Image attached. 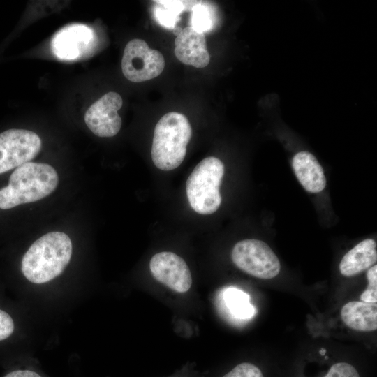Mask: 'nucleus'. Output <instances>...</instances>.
<instances>
[{"label": "nucleus", "mask_w": 377, "mask_h": 377, "mask_svg": "<svg viewBox=\"0 0 377 377\" xmlns=\"http://www.w3.org/2000/svg\"><path fill=\"white\" fill-rule=\"evenodd\" d=\"M163 5L156 10V17L159 22L167 27L173 28L179 20L178 15L185 8L184 2L179 1H156Z\"/></svg>", "instance_id": "dca6fc26"}, {"label": "nucleus", "mask_w": 377, "mask_h": 377, "mask_svg": "<svg viewBox=\"0 0 377 377\" xmlns=\"http://www.w3.org/2000/svg\"><path fill=\"white\" fill-rule=\"evenodd\" d=\"M59 182L57 171L46 163L27 162L11 174L8 185L0 189V208L8 209L50 195Z\"/></svg>", "instance_id": "f03ea898"}, {"label": "nucleus", "mask_w": 377, "mask_h": 377, "mask_svg": "<svg viewBox=\"0 0 377 377\" xmlns=\"http://www.w3.org/2000/svg\"><path fill=\"white\" fill-rule=\"evenodd\" d=\"M192 128L183 114L172 112L164 114L156 124L151 147V158L156 168L169 171L183 162Z\"/></svg>", "instance_id": "7ed1b4c3"}, {"label": "nucleus", "mask_w": 377, "mask_h": 377, "mask_svg": "<svg viewBox=\"0 0 377 377\" xmlns=\"http://www.w3.org/2000/svg\"><path fill=\"white\" fill-rule=\"evenodd\" d=\"M72 242L64 232H50L36 240L21 264L24 276L34 283H44L60 275L72 255Z\"/></svg>", "instance_id": "f257e3e1"}, {"label": "nucleus", "mask_w": 377, "mask_h": 377, "mask_svg": "<svg viewBox=\"0 0 377 377\" xmlns=\"http://www.w3.org/2000/svg\"><path fill=\"white\" fill-rule=\"evenodd\" d=\"M4 377H42L36 371L30 369H17L12 371L4 376Z\"/></svg>", "instance_id": "412c9836"}, {"label": "nucleus", "mask_w": 377, "mask_h": 377, "mask_svg": "<svg viewBox=\"0 0 377 377\" xmlns=\"http://www.w3.org/2000/svg\"><path fill=\"white\" fill-rule=\"evenodd\" d=\"M172 31L176 36H178L182 31V29L180 27L175 26V27H173Z\"/></svg>", "instance_id": "4be33fe9"}, {"label": "nucleus", "mask_w": 377, "mask_h": 377, "mask_svg": "<svg viewBox=\"0 0 377 377\" xmlns=\"http://www.w3.org/2000/svg\"><path fill=\"white\" fill-rule=\"evenodd\" d=\"M192 11V27L202 33L210 30L212 22L209 8L200 3H196L193 7Z\"/></svg>", "instance_id": "f3484780"}, {"label": "nucleus", "mask_w": 377, "mask_h": 377, "mask_svg": "<svg viewBox=\"0 0 377 377\" xmlns=\"http://www.w3.org/2000/svg\"><path fill=\"white\" fill-rule=\"evenodd\" d=\"M341 318L349 328L358 332L377 329V303L351 301L341 308Z\"/></svg>", "instance_id": "4468645a"}, {"label": "nucleus", "mask_w": 377, "mask_h": 377, "mask_svg": "<svg viewBox=\"0 0 377 377\" xmlns=\"http://www.w3.org/2000/svg\"><path fill=\"white\" fill-rule=\"evenodd\" d=\"M224 175V165L209 156L202 160L186 181V195L192 209L200 214L215 212L221 203L219 187Z\"/></svg>", "instance_id": "20e7f679"}, {"label": "nucleus", "mask_w": 377, "mask_h": 377, "mask_svg": "<svg viewBox=\"0 0 377 377\" xmlns=\"http://www.w3.org/2000/svg\"><path fill=\"white\" fill-rule=\"evenodd\" d=\"M94 33L91 27L82 24L68 25L58 31L52 38L53 54L61 60H75L81 57L91 46Z\"/></svg>", "instance_id": "9d476101"}, {"label": "nucleus", "mask_w": 377, "mask_h": 377, "mask_svg": "<svg viewBox=\"0 0 377 377\" xmlns=\"http://www.w3.org/2000/svg\"><path fill=\"white\" fill-rule=\"evenodd\" d=\"M40 149V138L33 131L9 129L1 133L0 174L29 162Z\"/></svg>", "instance_id": "0eeeda50"}, {"label": "nucleus", "mask_w": 377, "mask_h": 377, "mask_svg": "<svg viewBox=\"0 0 377 377\" xmlns=\"http://www.w3.org/2000/svg\"><path fill=\"white\" fill-rule=\"evenodd\" d=\"M175 54L183 64L204 68L210 61L205 34L187 27L175 40Z\"/></svg>", "instance_id": "9b49d317"}, {"label": "nucleus", "mask_w": 377, "mask_h": 377, "mask_svg": "<svg viewBox=\"0 0 377 377\" xmlns=\"http://www.w3.org/2000/svg\"><path fill=\"white\" fill-rule=\"evenodd\" d=\"M149 269L160 283L177 292H187L192 285L190 269L184 260L170 251L159 252L150 260Z\"/></svg>", "instance_id": "1a4fd4ad"}, {"label": "nucleus", "mask_w": 377, "mask_h": 377, "mask_svg": "<svg viewBox=\"0 0 377 377\" xmlns=\"http://www.w3.org/2000/svg\"><path fill=\"white\" fill-rule=\"evenodd\" d=\"M14 330V323L11 316L0 309V341L9 337Z\"/></svg>", "instance_id": "aec40b11"}, {"label": "nucleus", "mask_w": 377, "mask_h": 377, "mask_svg": "<svg viewBox=\"0 0 377 377\" xmlns=\"http://www.w3.org/2000/svg\"><path fill=\"white\" fill-rule=\"evenodd\" d=\"M165 67L159 51L150 48L141 39H133L126 45L121 60L124 75L130 81L140 82L158 76Z\"/></svg>", "instance_id": "423d86ee"}, {"label": "nucleus", "mask_w": 377, "mask_h": 377, "mask_svg": "<svg viewBox=\"0 0 377 377\" xmlns=\"http://www.w3.org/2000/svg\"><path fill=\"white\" fill-rule=\"evenodd\" d=\"M223 300L230 313L236 318L249 319L255 314L249 295L239 289L232 287L225 289Z\"/></svg>", "instance_id": "2eb2a0df"}, {"label": "nucleus", "mask_w": 377, "mask_h": 377, "mask_svg": "<svg viewBox=\"0 0 377 377\" xmlns=\"http://www.w3.org/2000/svg\"><path fill=\"white\" fill-rule=\"evenodd\" d=\"M376 260V243L372 239H366L344 255L339 263V271L345 276H353L374 265Z\"/></svg>", "instance_id": "ddd939ff"}, {"label": "nucleus", "mask_w": 377, "mask_h": 377, "mask_svg": "<svg viewBox=\"0 0 377 377\" xmlns=\"http://www.w3.org/2000/svg\"><path fill=\"white\" fill-rule=\"evenodd\" d=\"M231 258L239 269L258 279H273L280 272L279 258L265 242L258 239L239 241L234 246Z\"/></svg>", "instance_id": "39448f33"}, {"label": "nucleus", "mask_w": 377, "mask_h": 377, "mask_svg": "<svg viewBox=\"0 0 377 377\" xmlns=\"http://www.w3.org/2000/svg\"><path fill=\"white\" fill-rule=\"evenodd\" d=\"M292 166L305 190L315 193L325 188L326 179L323 169L313 154L308 151L298 152L293 158Z\"/></svg>", "instance_id": "f8f14e48"}, {"label": "nucleus", "mask_w": 377, "mask_h": 377, "mask_svg": "<svg viewBox=\"0 0 377 377\" xmlns=\"http://www.w3.org/2000/svg\"><path fill=\"white\" fill-rule=\"evenodd\" d=\"M222 377H265L262 369L251 362H241Z\"/></svg>", "instance_id": "a211bd4d"}, {"label": "nucleus", "mask_w": 377, "mask_h": 377, "mask_svg": "<svg viewBox=\"0 0 377 377\" xmlns=\"http://www.w3.org/2000/svg\"><path fill=\"white\" fill-rule=\"evenodd\" d=\"M368 285L360 296L361 301L377 302V265L375 264L368 269L367 273Z\"/></svg>", "instance_id": "6ab92c4d"}, {"label": "nucleus", "mask_w": 377, "mask_h": 377, "mask_svg": "<svg viewBox=\"0 0 377 377\" xmlns=\"http://www.w3.org/2000/svg\"><path fill=\"white\" fill-rule=\"evenodd\" d=\"M122 106L121 96L114 91L103 95L93 103L84 115L87 127L98 137H112L117 134L121 126L118 110Z\"/></svg>", "instance_id": "6e6552de"}]
</instances>
